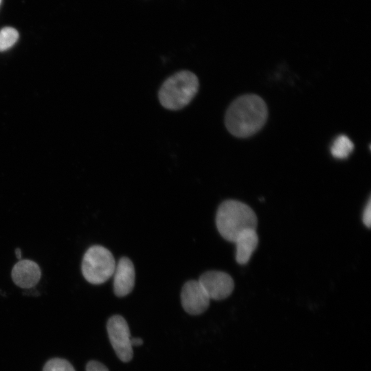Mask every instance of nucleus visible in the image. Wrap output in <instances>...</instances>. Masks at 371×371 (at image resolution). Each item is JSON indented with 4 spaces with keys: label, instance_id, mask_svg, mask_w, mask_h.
<instances>
[{
    "label": "nucleus",
    "instance_id": "f8f14e48",
    "mask_svg": "<svg viewBox=\"0 0 371 371\" xmlns=\"http://www.w3.org/2000/svg\"><path fill=\"white\" fill-rule=\"evenodd\" d=\"M19 38L17 30L11 27H5L0 31V52L12 47Z\"/></svg>",
    "mask_w": 371,
    "mask_h": 371
},
{
    "label": "nucleus",
    "instance_id": "20e7f679",
    "mask_svg": "<svg viewBox=\"0 0 371 371\" xmlns=\"http://www.w3.org/2000/svg\"><path fill=\"white\" fill-rule=\"evenodd\" d=\"M115 265L114 257L109 249L100 245H93L82 258L81 271L88 282L100 284L113 276Z\"/></svg>",
    "mask_w": 371,
    "mask_h": 371
},
{
    "label": "nucleus",
    "instance_id": "f3484780",
    "mask_svg": "<svg viewBox=\"0 0 371 371\" xmlns=\"http://www.w3.org/2000/svg\"><path fill=\"white\" fill-rule=\"evenodd\" d=\"M15 254L18 259H21V251L19 248H16L15 249Z\"/></svg>",
    "mask_w": 371,
    "mask_h": 371
},
{
    "label": "nucleus",
    "instance_id": "f257e3e1",
    "mask_svg": "<svg viewBox=\"0 0 371 371\" xmlns=\"http://www.w3.org/2000/svg\"><path fill=\"white\" fill-rule=\"evenodd\" d=\"M267 115V106L262 98L256 94H246L235 99L229 106L225 124L232 135L245 138L261 129Z\"/></svg>",
    "mask_w": 371,
    "mask_h": 371
},
{
    "label": "nucleus",
    "instance_id": "0eeeda50",
    "mask_svg": "<svg viewBox=\"0 0 371 371\" xmlns=\"http://www.w3.org/2000/svg\"><path fill=\"white\" fill-rule=\"evenodd\" d=\"M210 298L199 280H189L182 287L181 302L190 315H199L207 310Z\"/></svg>",
    "mask_w": 371,
    "mask_h": 371
},
{
    "label": "nucleus",
    "instance_id": "39448f33",
    "mask_svg": "<svg viewBox=\"0 0 371 371\" xmlns=\"http://www.w3.org/2000/svg\"><path fill=\"white\" fill-rule=\"evenodd\" d=\"M106 329L110 342L119 359L124 362L131 361L133 352L130 330L125 319L118 315L111 317Z\"/></svg>",
    "mask_w": 371,
    "mask_h": 371
},
{
    "label": "nucleus",
    "instance_id": "4468645a",
    "mask_svg": "<svg viewBox=\"0 0 371 371\" xmlns=\"http://www.w3.org/2000/svg\"><path fill=\"white\" fill-rule=\"evenodd\" d=\"M362 220L364 225L368 227H370L371 224V201L370 198H369L367 204L366 205V207L364 208L363 216H362Z\"/></svg>",
    "mask_w": 371,
    "mask_h": 371
},
{
    "label": "nucleus",
    "instance_id": "9b49d317",
    "mask_svg": "<svg viewBox=\"0 0 371 371\" xmlns=\"http://www.w3.org/2000/svg\"><path fill=\"white\" fill-rule=\"evenodd\" d=\"M354 150V144L346 135L337 136L330 147V153L335 158H347Z\"/></svg>",
    "mask_w": 371,
    "mask_h": 371
},
{
    "label": "nucleus",
    "instance_id": "9d476101",
    "mask_svg": "<svg viewBox=\"0 0 371 371\" xmlns=\"http://www.w3.org/2000/svg\"><path fill=\"white\" fill-rule=\"evenodd\" d=\"M236 243V260L240 265H245L249 260L258 244L256 229H248L241 233L234 242Z\"/></svg>",
    "mask_w": 371,
    "mask_h": 371
},
{
    "label": "nucleus",
    "instance_id": "7ed1b4c3",
    "mask_svg": "<svg viewBox=\"0 0 371 371\" xmlns=\"http://www.w3.org/2000/svg\"><path fill=\"white\" fill-rule=\"evenodd\" d=\"M199 87V79L194 73L188 70L178 71L161 86L158 92L159 102L168 110L181 109L194 98Z\"/></svg>",
    "mask_w": 371,
    "mask_h": 371
},
{
    "label": "nucleus",
    "instance_id": "2eb2a0df",
    "mask_svg": "<svg viewBox=\"0 0 371 371\" xmlns=\"http://www.w3.org/2000/svg\"><path fill=\"white\" fill-rule=\"evenodd\" d=\"M86 371H109L102 363L97 361H90L86 366Z\"/></svg>",
    "mask_w": 371,
    "mask_h": 371
},
{
    "label": "nucleus",
    "instance_id": "a211bd4d",
    "mask_svg": "<svg viewBox=\"0 0 371 371\" xmlns=\"http://www.w3.org/2000/svg\"><path fill=\"white\" fill-rule=\"evenodd\" d=\"M1 0H0V3H1Z\"/></svg>",
    "mask_w": 371,
    "mask_h": 371
},
{
    "label": "nucleus",
    "instance_id": "dca6fc26",
    "mask_svg": "<svg viewBox=\"0 0 371 371\" xmlns=\"http://www.w3.org/2000/svg\"><path fill=\"white\" fill-rule=\"evenodd\" d=\"M143 344V340L141 338L135 337L131 339V344L132 347L139 346Z\"/></svg>",
    "mask_w": 371,
    "mask_h": 371
},
{
    "label": "nucleus",
    "instance_id": "6e6552de",
    "mask_svg": "<svg viewBox=\"0 0 371 371\" xmlns=\"http://www.w3.org/2000/svg\"><path fill=\"white\" fill-rule=\"evenodd\" d=\"M113 276V291L118 297L129 294L135 286V272L132 261L121 258L115 265Z\"/></svg>",
    "mask_w": 371,
    "mask_h": 371
},
{
    "label": "nucleus",
    "instance_id": "423d86ee",
    "mask_svg": "<svg viewBox=\"0 0 371 371\" xmlns=\"http://www.w3.org/2000/svg\"><path fill=\"white\" fill-rule=\"evenodd\" d=\"M199 282L210 300H224L231 295L234 288L232 278L223 271H206L200 276Z\"/></svg>",
    "mask_w": 371,
    "mask_h": 371
},
{
    "label": "nucleus",
    "instance_id": "f03ea898",
    "mask_svg": "<svg viewBox=\"0 0 371 371\" xmlns=\"http://www.w3.org/2000/svg\"><path fill=\"white\" fill-rule=\"evenodd\" d=\"M257 216L247 204L236 200L223 201L218 207L216 225L225 240L234 243L238 236L248 229H256Z\"/></svg>",
    "mask_w": 371,
    "mask_h": 371
},
{
    "label": "nucleus",
    "instance_id": "1a4fd4ad",
    "mask_svg": "<svg viewBox=\"0 0 371 371\" xmlns=\"http://www.w3.org/2000/svg\"><path fill=\"white\" fill-rule=\"evenodd\" d=\"M11 276L14 283L18 286L30 289L40 280L41 271L34 261L21 260L14 265Z\"/></svg>",
    "mask_w": 371,
    "mask_h": 371
},
{
    "label": "nucleus",
    "instance_id": "ddd939ff",
    "mask_svg": "<svg viewBox=\"0 0 371 371\" xmlns=\"http://www.w3.org/2000/svg\"><path fill=\"white\" fill-rule=\"evenodd\" d=\"M43 371H76L67 360L62 358H53L47 361Z\"/></svg>",
    "mask_w": 371,
    "mask_h": 371
}]
</instances>
